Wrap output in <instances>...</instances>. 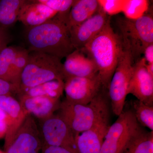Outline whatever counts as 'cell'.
<instances>
[{
  "label": "cell",
  "instance_id": "cell-14",
  "mask_svg": "<svg viewBox=\"0 0 153 153\" xmlns=\"http://www.w3.org/2000/svg\"><path fill=\"white\" fill-rule=\"evenodd\" d=\"M0 108L5 113L9 120L8 129L4 138V149L12 141L29 114L23 108L19 100L12 95L0 96Z\"/></svg>",
  "mask_w": 153,
  "mask_h": 153
},
{
  "label": "cell",
  "instance_id": "cell-1",
  "mask_svg": "<svg viewBox=\"0 0 153 153\" xmlns=\"http://www.w3.org/2000/svg\"><path fill=\"white\" fill-rule=\"evenodd\" d=\"M68 14H57L45 23L28 28L25 37L30 52L46 53L62 59L75 50L70 39Z\"/></svg>",
  "mask_w": 153,
  "mask_h": 153
},
{
  "label": "cell",
  "instance_id": "cell-29",
  "mask_svg": "<svg viewBox=\"0 0 153 153\" xmlns=\"http://www.w3.org/2000/svg\"><path fill=\"white\" fill-rule=\"evenodd\" d=\"M41 153H72L64 148L59 147L43 146Z\"/></svg>",
  "mask_w": 153,
  "mask_h": 153
},
{
  "label": "cell",
  "instance_id": "cell-25",
  "mask_svg": "<svg viewBox=\"0 0 153 153\" xmlns=\"http://www.w3.org/2000/svg\"><path fill=\"white\" fill-rule=\"evenodd\" d=\"M149 7L146 0H125L122 13L126 19L135 20L146 13Z\"/></svg>",
  "mask_w": 153,
  "mask_h": 153
},
{
  "label": "cell",
  "instance_id": "cell-4",
  "mask_svg": "<svg viewBox=\"0 0 153 153\" xmlns=\"http://www.w3.org/2000/svg\"><path fill=\"white\" fill-rule=\"evenodd\" d=\"M54 80H63V63L56 56L43 52H29L27 63L20 77V91Z\"/></svg>",
  "mask_w": 153,
  "mask_h": 153
},
{
  "label": "cell",
  "instance_id": "cell-10",
  "mask_svg": "<svg viewBox=\"0 0 153 153\" xmlns=\"http://www.w3.org/2000/svg\"><path fill=\"white\" fill-rule=\"evenodd\" d=\"M103 88L98 74L91 77H69L64 80L66 100L75 104H88Z\"/></svg>",
  "mask_w": 153,
  "mask_h": 153
},
{
  "label": "cell",
  "instance_id": "cell-24",
  "mask_svg": "<svg viewBox=\"0 0 153 153\" xmlns=\"http://www.w3.org/2000/svg\"><path fill=\"white\" fill-rule=\"evenodd\" d=\"M29 52L30 51L28 49L17 47V50L14 56L12 67L13 84L18 87V90L20 77L22 71L27 63Z\"/></svg>",
  "mask_w": 153,
  "mask_h": 153
},
{
  "label": "cell",
  "instance_id": "cell-18",
  "mask_svg": "<svg viewBox=\"0 0 153 153\" xmlns=\"http://www.w3.org/2000/svg\"><path fill=\"white\" fill-rule=\"evenodd\" d=\"M100 8L97 0H75L68 15V25L70 30L92 17Z\"/></svg>",
  "mask_w": 153,
  "mask_h": 153
},
{
  "label": "cell",
  "instance_id": "cell-5",
  "mask_svg": "<svg viewBox=\"0 0 153 153\" xmlns=\"http://www.w3.org/2000/svg\"><path fill=\"white\" fill-rule=\"evenodd\" d=\"M117 24L123 48L130 52L134 63L141 58L145 49L153 44L152 15L146 13L135 20L120 18Z\"/></svg>",
  "mask_w": 153,
  "mask_h": 153
},
{
  "label": "cell",
  "instance_id": "cell-16",
  "mask_svg": "<svg viewBox=\"0 0 153 153\" xmlns=\"http://www.w3.org/2000/svg\"><path fill=\"white\" fill-rule=\"evenodd\" d=\"M110 126L109 118L106 119L75 137L78 153H100Z\"/></svg>",
  "mask_w": 153,
  "mask_h": 153
},
{
  "label": "cell",
  "instance_id": "cell-21",
  "mask_svg": "<svg viewBox=\"0 0 153 153\" xmlns=\"http://www.w3.org/2000/svg\"><path fill=\"white\" fill-rule=\"evenodd\" d=\"M123 153H153V131H143L132 140Z\"/></svg>",
  "mask_w": 153,
  "mask_h": 153
},
{
  "label": "cell",
  "instance_id": "cell-9",
  "mask_svg": "<svg viewBox=\"0 0 153 153\" xmlns=\"http://www.w3.org/2000/svg\"><path fill=\"white\" fill-rule=\"evenodd\" d=\"M42 147L38 126L35 118L29 114L4 151L5 153H40Z\"/></svg>",
  "mask_w": 153,
  "mask_h": 153
},
{
  "label": "cell",
  "instance_id": "cell-27",
  "mask_svg": "<svg viewBox=\"0 0 153 153\" xmlns=\"http://www.w3.org/2000/svg\"><path fill=\"white\" fill-rule=\"evenodd\" d=\"M100 7L108 15L114 16L122 12L125 0H97Z\"/></svg>",
  "mask_w": 153,
  "mask_h": 153
},
{
  "label": "cell",
  "instance_id": "cell-22",
  "mask_svg": "<svg viewBox=\"0 0 153 153\" xmlns=\"http://www.w3.org/2000/svg\"><path fill=\"white\" fill-rule=\"evenodd\" d=\"M17 47H6L0 54V79L13 84L12 67Z\"/></svg>",
  "mask_w": 153,
  "mask_h": 153
},
{
  "label": "cell",
  "instance_id": "cell-34",
  "mask_svg": "<svg viewBox=\"0 0 153 153\" xmlns=\"http://www.w3.org/2000/svg\"><path fill=\"white\" fill-rule=\"evenodd\" d=\"M0 153H5L4 151H3L1 150L0 149Z\"/></svg>",
  "mask_w": 153,
  "mask_h": 153
},
{
  "label": "cell",
  "instance_id": "cell-31",
  "mask_svg": "<svg viewBox=\"0 0 153 153\" xmlns=\"http://www.w3.org/2000/svg\"><path fill=\"white\" fill-rule=\"evenodd\" d=\"M10 37H8L0 41V54L4 49L7 47L8 44L10 42Z\"/></svg>",
  "mask_w": 153,
  "mask_h": 153
},
{
  "label": "cell",
  "instance_id": "cell-32",
  "mask_svg": "<svg viewBox=\"0 0 153 153\" xmlns=\"http://www.w3.org/2000/svg\"><path fill=\"white\" fill-rule=\"evenodd\" d=\"M9 37V36L5 30L0 27V41Z\"/></svg>",
  "mask_w": 153,
  "mask_h": 153
},
{
  "label": "cell",
  "instance_id": "cell-7",
  "mask_svg": "<svg viewBox=\"0 0 153 153\" xmlns=\"http://www.w3.org/2000/svg\"><path fill=\"white\" fill-rule=\"evenodd\" d=\"M134 63L128 50H123L108 89L111 109L118 116L123 111Z\"/></svg>",
  "mask_w": 153,
  "mask_h": 153
},
{
  "label": "cell",
  "instance_id": "cell-13",
  "mask_svg": "<svg viewBox=\"0 0 153 153\" xmlns=\"http://www.w3.org/2000/svg\"><path fill=\"white\" fill-rule=\"evenodd\" d=\"M64 80L69 77H91L98 74L95 63L82 49H75L63 63Z\"/></svg>",
  "mask_w": 153,
  "mask_h": 153
},
{
  "label": "cell",
  "instance_id": "cell-33",
  "mask_svg": "<svg viewBox=\"0 0 153 153\" xmlns=\"http://www.w3.org/2000/svg\"><path fill=\"white\" fill-rule=\"evenodd\" d=\"M146 68L149 73L153 76V64H147L146 63Z\"/></svg>",
  "mask_w": 153,
  "mask_h": 153
},
{
  "label": "cell",
  "instance_id": "cell-19",
  "mask_svg": "<svg viewBox=\"0 0 153 153\" xmlns=\"http://www.w3.org/2000/svg\"><path fill=\"white\" fill-rule=\"evenodd\" d=\"M64 87L63 80H52L35 87L22 90L17 94L29 97L47 96L60 99L63 94Z\"/></svg>",
  "mask_w": 153,
  "mask_h": 153
},
{
  "label": "cell",
  "instance_id": "cell-17",
  "mask_svg": "<svg viewBox=\"0 0 153 153\" xmlns=\"http://www.w3.org/2000/svg\"><path fill=\"white\" fill-rule=\"evenodd\" d=\"M57 14L47 6L35 0L27 1L21 8L18 21L29 27L45 23Z\"/></svg>",
  "mask_w": 153,
  "mask_h": 153
},
{
  "label": "cell",
  "instance_id": "cell-23",
  "mask_svg": "<svg viewBox=\"0 0 153 153\" xmlns=\"http://www.w3.org/2000/svg\"><path fill=\"white\" fill-rule=\"evenodd\" d=\"M133 110L137 121L141 126L153 131V106L135 100L133 102Z\"/></svg>",
  "mask_w": 153,
  "mask_h": 153
},
{
  "label": "cell",
  "instance_id": "cell-12",
  "mask_svg": "<svg viewBox=\"0 0 153 153\" xmlns=\"http://www.w3.org/2000/svg\"><path fill=\"white\" fill-rule=\"evenodd\" d=\"M146 65L143 57L134 63L127 94H132L145 104L153 106V76L148 72Z\"/></svg>",
  "mask_w": 153,
  "mask_h": 153
},
{
  "label": "cell",
  "instance_id": "cell-20",
  "mask_svg": "<svg viewBox=\"0 0 153 153\" xmlns=\"http://www.w3.org/2000/svg\"><path fill=\"white\" fill-rule=\"evenodd\" d=\"M26 0L0 1V27L6 28L13 26L18 21L19 12Z\"/></svg>",
  "mask_w": 153,
  "mask_h": 153
},
{
  "label": "cell",
  "instance_id": "cell-30",
  "mask_svg": "<svg viewBox=\"0 0 153 153\" xmlns=\"http://www.w3.org/2000/svg\"><path fill=\"white\" fill-rule=\"evenodd\" d=\"M143 57L147 64H153V44L148 46L145 49Z\"/></svg>",
  "mask_w": 153,
  "mask_h": 153
},
{
  "label": "cell",
  "instance_id": "cell-2",
  "mask_svg": "<svg viewBox=\"0 0 153 153\" xmlns=\"http://www.w3.org/2000/svg\"><path fill=\"white\" fill-rule=\"evenodd\" d=\"M80 49L94 61L102 85L108 90L123 50L120 36L114 32L110 19L101 32Z\"/></svg>",
  "mask_w": 153,
  "mask_h": 153
},
{
  "label": "cell",
  "instance_id": "cell-28",
  "mask_svg": "<svg viewBox=\"0 0 153 153\" xmlns=\"http://www.w3.org/2000/svg\"><path fill=\"white\" fill-rule=\"evenodd\" d=\"M9 120L5 113L0 108V140L4 139L7 132Z\"/></svg>",
  "mask_w": 153,
  "mask_h": 153
},
{
  "label": "cell",
  "instance_id": "cell-8",
  "mask_svg": "<svg viewBox=\"0 0 153 153\" xmlns=\"http://www.w3.org/2000/svg\"><path fill=\"white\" fill-rule=\"evenodd\" d=\"M39 121V131L43 146L64 148L72 153H79L75 137L71 129L58 114Z\"/></svg>",
  "mask_w": 153,
  "mask_h": 153
},
{
  "label": "cell",
  "instance_id": "cell-11",
  "mask_svg": "<svg viewBox=\"0 0 153 153\" xmlns=\"http://www.w3.org/2000/svg\"><path fill=\"white\" fill-rule=\"evenodd\" d=\"M109 17L100 7L92 17L70 29V39L75 49H80L91 41L105 27Z\"/></svg>",
  "mask_w": 153,
  "mask_h": 153
},
{
  "label": "cell",
  "instance_id": "cell-6",
  "mask_svg": "<svg viewBox=\"0 0 153 153\" xmlns=\"http://www.w3.org/2000/svg\"><path fill=\"white\" fill-rule=\"evenodd\" d=\"M118 117L107 132L100 153H123L143 130L137 121L133 109L123 110Z\"/></svg>",
  "mask_w": 153,
  "mask_h": 153
},
{
  "label": "cell",
  "instance_id": "cell-26",
  "mask_svg": "<svg viewBox=\"0 0 153 153\" xmlns=\"http://www.w3.org/2000/svg\"><path fill=\"white\" fill-rule=\"evenodd\" d=\"M57 12V14H68L75 0H36Z\"/></svg>",
  "mask_w": 153,
  "mask_h": 153
},
{
  "label": "cell",
  "instance_id": "cell-15",
  "mask_svg": "<svg viewBox=\"0 0 153 153\" xmlns=\"http://www.w3.org/2000/svg\"><path fill=\"white\" fill-rule=\"evenodd\" d=\"M19 101L28 114L43 120L54 114L60 107V99L47 96L18 95Z\"/></svg>",
  "mask_w": 153,
  "mask_h": 153
},
{
  "label": "cell",
  "instance_id": "cell-3",
  "mask_svg": "<svg viewBox=\"0 0 153 153\" xmlns=\"http://www.w3.org/2000/svg\"><path fill=\"white\" fill-rule=\"evenodd\" d=\"M110 101L107 89L103 88L90 103L75 104L64 100L58 114L76 137L102 121L109 118Z\"/></svg>",
  "mask_w": 153,
  "mask_h": 153
}]
</instances>
